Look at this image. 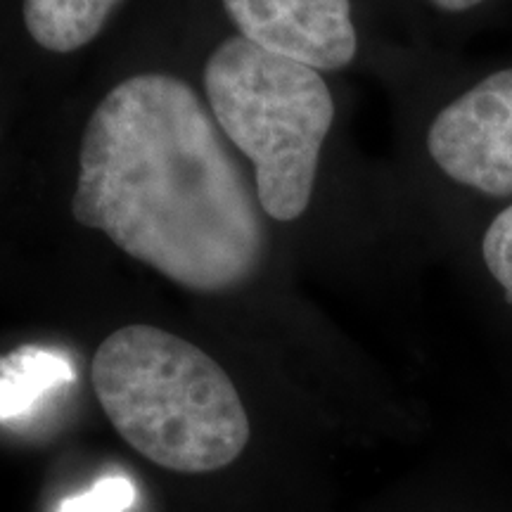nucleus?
<instances>
[{
	"mask_svg": "<svg viewBox=\"0 0 512 512\" xmlns=\"http://www.w3.org/2000/svg\"><path fill=\"white\" fill-rule=\"evenodd\" d=\"M200 95L171 74L112 88L81 138L72 214L192 292L249 283L266 226Z\"/></svg>",
	"mask_w": 512,
	"mask_h": 512,
	"instance_id": "obj_1",
	"label": "nucleus"
},
{
	"mask_svg": "<svg viewBox=\"0 0 512 512\" xmlns=\"http://www.w3.org/2000/svg\"><path fill=\"white\" fill-rule=\"evenodd\" d=\"M91 380L114 430L164 470H221L249 444L252 427L233 380L174 332L152 325L112 332L95 351Z\"/></svg>",
	"mask_w": 512,
	"mask_h": 512,
	"instance_id": "obj_2",
	"label": "nucleus"
},
{
	"mask_svg": "<svg viewBox=\"0 0 512 512\" xmlns=\"http://www.w3.org/2000/svg\"><path fill=\"white\" fill-rule=\"evenodd\" d=\"M204 91L226 138L254 164L268 219L297 221L316 188L335 100L316 69L230 36L209 55Z\"/></svg>",
	"mask_w": 512,
	"mask_h": 512,
	"instance_id": "obj_3",
	"label": "nucleus"
},
{
	"mask_svg": "<svg viewBox=\"0 0 512 512\" xmlns=\"http://www.w3.org/2000/svg\"><path fill=\"white\" fill-rule=\"evenodd\" d=\"M427 150L444 174L491 197L512 195V69L486 76L434 117Z\"/></svg>",
	"mask_w": 512,
	"mask_h": 512,
	"instance_id": "obj_4",
	"label": "nucleus"
},
{
	"mask_svg": "<svg viewBox=\"0 0 512 512\" xmlns=\"http://www.w3.org/2000/svg\"><path fill=\"white\" fill-rule=\"evenodd\" d=\"M238 36L268 53L337 72L354 62L358 38L349 0H223Z\"/></svg>",
	"mask_w": 512,
	"mask_h": 512,
	"instance_id": "obj_5",
	"label": "nucleus"
},
{
	"mask_svg": "<svg viewBox=\"0 0 512 512\" xmlns=\"http://www.w3.org/2000/svg\"><path fill=\"white\" fill-rule=\"evenodd\" d=\"M121 0H24V24L50 53H74L100 34Z\"/></svg>",
	"mask_w": 512,
	"mask_h": 512,
	"instance_id": "obj_6",
	"label": "nucleus"
},
{
	"mask_svg": "<svg viewBox=\"0 0 512 512\" xmlns=\"http://www.w3.org/2000/svg\"><path fill=\"white\" fill-rule=\"evenodd\" d=\"M72 380V368L60 356L41 349H19L0 361V420L27 413L55 384Z\"/></svg>",
	"mask_w": 512,
	"mask_h": 512,
	"instance_id": "obj_7",
	"label": "nucleus"
},
{
	"mask_svg": "<svg viewBox=\"0 0 512 512\" xmlns=\"http://www.w3.org/2000/svg\"><path fill=\"white\" fill-rule=\"evenodd\" d=\"M441 512H512V467L467 460L453 470Z\"/></svg>",
	"mask_w": 512,
	"mask_h": 512,
	"instance_id": "obj_8",
	"label": "nucleus"
},
{
	"mask_svg": "<svg viewBox=\"0 0 512 512\" xmlns=\"http://www.w3.org/2000/svg\"><path fill=\"white\" fill-rule=\"evenodd\" d=\"M136 501V486L128 477H100L91 489L64 498L57 512H126Z\"/></svg>",
	"mask_w": 512,
	"mask_h": 512,
	"instance_id": "obj_9",
	"label": "nucleus"
},
{
	"mask_svg": "<svg viewBox=\"0 0 512 512\" xmlns=\"http://www.w3.org/2000/svg\"><path fill=\"white\" fill-rule=\"evenodd\" d=\"M482 254L491 278L503 287V292L512 302V204L486 228Z\"/></svg>",
	"mask_w": 512,
	"mask_h": 512,
	"instance_id": "obj_10",
	"label": "nucleus"
},
{
	"mask_svg": "<svg viewBox=\"0 0 512 512\" xmlns=\"http://www.w3.org/2000/svg\"><path fill=\"white\" fill-rule=\"evenodd\" d=\"M430 3L437 5V8L444 12H465L482 5L484 0H430Z\"/></svg>",
	"mask_w": 512,
	"mask_h": 512,
	"instance_id": "obj_11",
	"label": "nucleus"
}]
</instances>
